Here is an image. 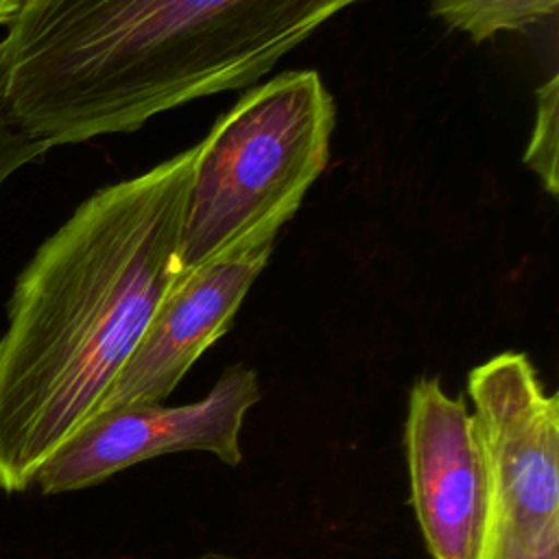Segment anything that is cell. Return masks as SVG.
<instances>
[{
    "label": "cell",
    "instance_id": "cell-5",
    "mask_svg": "<svg viewBox=\"0 0 559 559\" xmlns=\"http://www.w3.org/2000/svg\"><path fill=\"white\" fill-rule=\"evenodd\" d=\"M467 395L491 483L489 524L524 537H559V397L522 352L467 373Z\"/></svg>",
    "mask_w": 559,
    "mask_h": 559
},
{
    "label": "cell",
    "instance_id": "cell-12",
    "mask_svg": "<svg viewBox=\"0 0 559 559\" xmlns=\"http://www.w3.org/2000/svg\"><path fill=\"white\" fill-rule=\"evenodd\" d=\"M22 0H0V26L9 24Z\"/></svg>",
    "mask_w": 559,
    "mask_h": 559
},
{
    "label": "cell",
    "instance_id": "cell-9",
    "mask_svg": "<svg viewBox=\"0 0 559 559\" xmlns=\"http://www.w3.org/2000/svg\"><path fill=\"white\" fill-rule=\"evenodd\" d=\"M557 131H559V76L552 74L537 90V109L528 146L524 151V164L539 177L542 186L550 192H559L557 175Z\"/></svg>",
    "mask_w": 559,
    "mask_h": 559
},
{
    "label": "cell",
    "instance_id": "cell-4",
    "mask_svg": "<svg viewBox=\"0 0 559 559\" xmlns=\"http://www.w3.org/2000/svg\"><path fill=\"white\" fill-rule=\"evenodd\" d=\"M260 397L258 373L251 367L231 365L197 402L100 411L57 448L33 487L44 496L81 491L131 465L177 452H205L225 465H240L245 417Z\"/></svg>",
    "mask_w": 559,
    "mask_h": 559
},
{
    "label": "cell",
    "instance_id": "cell-10",
    "mask_svg": "<svg viewBox=\"0 0 559 559\" xmlns=\"http://www.w3.org/2000/svg\"><path fill=\"white\" fill-rule=\"evenodd\" d=\"M480 559H559V537H524L489 524Z\"/></svg>",
    "mask_w": 559,
    "mask_h": 559
},
{
    "label": "cell",
    "instance_id": "cell-11",
    "mask_svg": "<svg viewBox=\"0 0 559 559\" xmlns=\"http://www.w3.org/2000/svg\"><path fill=\"white\" fill-rule=\"evenodd\" d=\"M48 151L50 146L26 138L13 127L2 103V81H0V188L9 181L11 175H15L26 164L39 159Z\"/></svg>",
    "mask_w": 559,
    "mask_h": 559
},
{
    "label": "cell",
    "instance_id": "cell-1",
    "mask_svg": "<svg viewBox=\"0 0 559 559\" xmlns=\"http://www.w3.org/2000/svg\"><path fill=\"white\" fill-rule=\"evenodd\" d=\"M194 157L100 188L20 273L0 338V489H31L98 411L177 280Z\"/></svg>",
    "mask_w": 559,
    "mask_h": 559
},
{
    "label": "cell",
    "instance_id": "cell-6",
    "mask_svg": "<svg viewBox=\"0 0 559 559\" xmlns=\"http://www.w3.org/2000/svg\"><path fill=\"white\" fill-rule=\"evenodd\" d=\"M404 445L411 507L432 559H480L491 483L480 435L463 397L439 378H419L408 391Z\"/></svg>",
    "mask_w": 559,
    "mask_h": 559
},
{
    "label": "cell",
    "instance_id": "cell-3",
    "mask_svg": "<svg viewBox=\"0 0 559 559\" xmlns=\"http://www.w3.org/2000/svg\"><path fill=\"white\" fill-rule=\"evenodd\" d=\"M334 122V98L314 70L247 90L197 144L179 275L273 247L330 162Z\"/></svg>",
    "mask_w": 559,
    "mask_h": 559
},
{
    "label": "cell",
    "instance_id": "cell-13",
    "mask_svg": "<svg viewBox=\"0 0 559 559\" xmlns=\"http://www.w3.org/2000/svg\"><path fill=\"white\" fill-rule=\"evenodd\" d=\"M197 559H231V557H225V555H203V557H197Z\"/></svg>",
    "mask_w": 559,
    "mask_h": 559
},
{
    "label": "cell",
    "instance_id": "cell-8",
    "mask_svg": "<svg viewBox=\"0 0 559 559\" xmlns=\"http://www.w3.org/2000/svg\"><path fill=\"white\" fill-rule=\"evenodd\" d=\"M559 7V0H432V13L450 28L485 41L502 31H524Z\"/></svg>",
    "mask_w": 559,
    "mask_h": 559
},
{
    "label": "cell",
    "instance_id": "cell-7",
    "mask_svg": "<svg viewBox=\"0 0 559 559\" xmlns=\"http://www.w3.org/2000/svg\"><path fill=\"white\" fill-rule=\"evenodd\" d=\"M271 251L273 247L242 251L177 275L96 413L164 402L201 354L229 330Z\"/></svg>",
    "mask_w": 559,
    "mask_h": 559
},
{
    "label": "cell",
    "instance_id": "cell-2",
    "mask_svg": "<svg viewBox=\"0 0 559 559\" xmlns=\"http://www.w3.org/2000/svg\"><path fill=\"white\" fill-rule=\"evenodd\" d=\"M362 0H22L0 41L2 103L46 146L131 133L242 90Z\"/></svg>",
    "mask_w": 559,
    "mask_h": 559
}]
</instances>
